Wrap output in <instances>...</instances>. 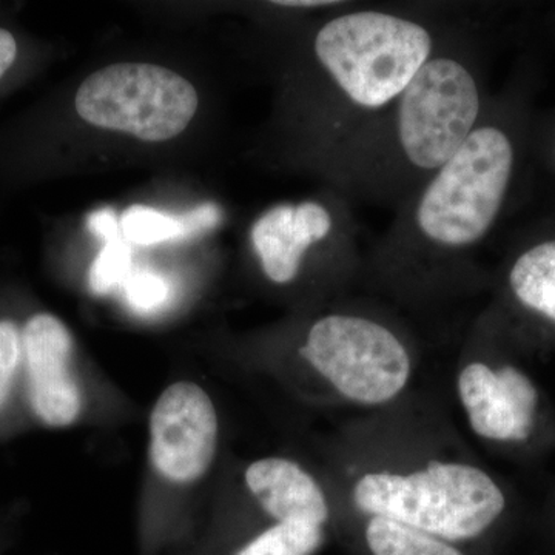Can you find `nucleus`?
<instances>
[{
	"label": "nucleus",
	"mask_w": 555,
	"mask_h": 555,
	"mask_svg": "<svg viewBox=\"0 0 555 555\" xmlns=\"http://www.w3.org/2000/svg\"><path fill=\"white\" fill-rule=\"evenodd\" d=\"M488 102L476 24L465 10L403 93L318 166L353 204L396 210L459 152Z\"/></svg>",
	"instance_id": "1"
},
{
	"label": "nucleus",
	"mask_w": 555,
	"mask_h": 555,
	"mask_svg": "<svg viewBox=\"0 0 555 555\" xmlns=\"http://www.w3.org/2000/svg\"><path fill=\"white\" fill-rule=\"evenodd\" d=\"M496 105L459 152L393 210L364 255L379 283L403 292L429 291L473 269V257L494 230L517 166V144Z\"/></svg>",
	"instance_id": "2"
},
{
	"label": "nucleus",
	"mask_w": 555,
	"mask_h": 555,
	"mask_svg": "<svg viewBox=\"0 0 555 555\" xmlns=\"http://www.w3.org/2000/svg\"><path fill=\"white\" fill-rule=\"evenodd\" d=\"M463 13L440 3L345 2L317 25L308 94L318 163L403 93Z\"/></svg>",
	"instance_id": "3"
},
{
	"label": "nucleus",
	"mask_w": 555,
	"mask_h": 555,
	"mask_svg": "<svg viewBox=\"0 0 555 555\" xmlns=\"http://www.w3.org/2000/svg\"><path fill=\"white\" fill-rule=\"evenodd\" d=\"M358 509L447 542L476 539L495 524L506 499L494 478L460 462H430L408 473L372 470L352 491Z\"/></svg>",
	"instance_id": "4"
},
{
	"label": "nucleus",
	"mask_w": 555,
	"mask_h": 555,
	"mask_svg": "<svg viewBox=\"0 0 555 555\" xmlns=\"http://www.w3.org/2000/svg\"><path fill=\"white\" fill-rule=\"evenodd\" d=\"M299 356L328 385L361 406L396 400L411 382V349L397 327L360 310H334L306 331Z\"/></svg>",
	"instance_id": "5"
},
{
	"label": "nucleus",
	"mask_w": 555,
	"mask_h": 555,
	"mask_svg": "<svg viewBox=\"0 0 555 555\" xmlns=\"http://www.w3.org/2000/svg\"><path fill=\"white\" fill-rule=\"evenodd\" d=\"M198 102L195 87L169 68L115 64L83 80L75 107L91 126L164 142L188 129Z\"/></svg>",
	"instance_id": "6"
},
{
	"label": "nucleus",
	"mask_w": 555,
	"mask_h": 555,
	"mask_svg": "<svg viewBox=\"0 0 555 555\" xmlns=\"http://www.w3.org/2000/svg\"><path fill=\"white\" fill-rule=\"evenodd\" d=\"M353 206L331 190L327 198L276 204L258 217L250 243L270 283L294 284L313 255L364 268Z\"/></svg>",
	"instance_id": "7"
},
{
	"label": "nucleus",
	"mask_w": 555,
	"mask_h": 555,
	"mask_svg": "<svg viewBox=\"0 0 555 555\" xmlns=\"http://www.w3.org/2000/svg\"><path fill=\"white\" fill-rule=\"evenodd\" d=\"M217 409L203 387L178 382L167 387L150 414V460L171 483H195L217 455Z\"/></svg>",
	"instance_id": "8"
},
{
	"label": "nucleus",
	"mask_w": 555,
	"mask_h": 555,
	"mask_svg": "<svg viewBox=\"0 0 555 555\" xmlns=\"http://www.w3.org/2000/svg\"><path fill=\"white\" fill-rule=\"evenodd\" d=\"M27 396L33 414L49 427H68L79 418L82 392L72 372L73 337L51 313H38L22 328Z\"/></svg>",
	"instance_id": "9"
},
{
	"label": "nucleus",
	"mask_w": 555,
	"mask_h": 555,
	"mask_svg": "<svg viewBox=\"0 0 555 555\" xmlns=\"http://www.w3.org/2000/svg\"><path fill=\"white\" fill-rule=\"evenodd\" d=\"M456 390L478 437L524 441L531 436L539 393L520 369L509 364L494 369L470 360L460 371Z\"/></svg>",
	"instance_id": "10"
},
{
	"label": "nucleus",
	"mask_w": 555,
	"mask_h": 555,
	"mask_svg": "<svg viewBox=\"0 0 555 555\" xmlns=\"http://www.w3.org/2000/svg\"><path fill=\"white\" fill-rule=\"evenodd\" d=\"M250 494L276 524L320 526L331 516L327 496L305 467L284 456H266L244 474Z\"/></svg>",
	"instance_id": "11"
},
{
	"label": "nucleus",
	"mask_w": 555,
	"mask_h": 555,
	"mask_svg": "<svg viewBox=\"0 0 555 555\" xmlns=\"http://www.w3.org/2000/svg\"><path fill=\"white\" fill-rule=\"evenodd\" d=\"M507 287L525 309L555 323V238L518 254L507 272Z\"/></svg>",
	"instance_id": "12"
},
{
	"label": "nucleus",
	"mask_w": 555,
	"mask_h": 555,
	"mask_svg": "<svg viewBox=\"0 0 555 555\" xmlns=\"http://www.w3.org/2000/svg\"><path fill=\"white\" fill-rule=\"evenodd\" d=\"M366 542L374 555H463L447 540L385 517L369 518Z\"/></svg>",
	"instance_id": "13"
},
{
	"label": "nucleus",
	"mask_w": 555,
	"mask_h": 555,
	"mask_svg": "<svg viewBox=\"0 0 555 555\" xmlns=\"http://www.w3.org/2000/svg\"><path fill=\"white\" fill-rule=\"evenodd\" d=\"M119 222L124 238L139 246H153L193 236L188 214L173 217L156 208L133 206L124 211Z\"/></svg>",
	"instance_id": "14"
},
{
	"label": "nucleus",
	"mask_w": 555,
	"mask_h": 555,
	"mask_svg": "<svg viewBox=\"0 0 555 555\" xmlns=\"http://www.w3.org/2000/svg\"><path fill=\"white\" fill-rule=\"evenodd\" d=\"M323 542L324 531L320 526L275 524L236 555H312Z\"/></svg>",
	"instance_id": "15"
},
{
	"label": "nucleus",
	"mask_w": 555,
	"mask_h": 555,
	"mask_svg": "<svg viewBox=\"0 0 555 555\" xmlns=\"http://www.w3.org/2000/svg\"><path fill=\"white\" fill-rule=\"evenodd\" d=\"M131 266L129 244L122 238L109 240L94 259L89 273L91 292L107 295L119 284L126 283Z\"/></svg>",
	"instance_id": "16"
},
{
	"label": "nucleus",
	"mask_w": 555,
	"mask_h": 555,
	"mask_svg": "<svg viewBox=\"0 0 555 555\" xmlns=\"http://www.w3.org/2000/svg\"><path fill=\"white\" fill-rule=\"evenodd\" d=\"M22 363V331L13 321H0V411L9 403Z\"/></svg>",
	"instance_id": "17"
},
{
	"label": "nucleus",
	"mask_w": 555,
	"mask_h": 555,
	"mask_svg": "<svg viewBox=\"0 0 555 555\" xmlns=\"http://www.w3.org/2000/svg\"><path fill=\"white\" fill-rule=\"evenodd\" d=\"M126 297L131 308L138 312H152L167 302L170 297V286L164 278L152 272H138L127 278Z\"/></svg>",
	"instance_id": "18"
},
{
	"label": "nucleus",
	"mask_w": 555,
	"mask_h": 555,
	"mask_svg": "<svg viewBox=\"0 0 555 555\" xmlns=\"http://www.w3.org/2000/svg\"><path fill=\"white\" fill-rule=\"evenodd\" d=\"M87 225H89L90 232L104 240V243L119 238L120 222L112 208H102V210L91 214L87 219Z\"/></svg>",
	"instance_id": "19"
},
{
	"label": "nucleus",
	"mask_w": 555,
	"mask_h": 555,
	"mask_svg": "<svg viewBox=\"0 0 555 555\" xmlns=\"http://www.w3.org/2000/svg\"><path fill=\"white\" fill-rule=\"evenodd\" d=\"M17 43L10 31L0 28V78L9 72L16 60Z\"/></svg>",
	"instance_id": "20"
}]
</instances>
